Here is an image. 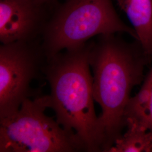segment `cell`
<instances>
[{"instance_id":"cell-5","label":"cell","mask_w":152,"mask_h":152,"mask_svg":"<svg viewBox=\"0 0 152 152\" xmlns=\"http://www.w3.org/2000/svg\"><path fill=\"white\" fill-rule=\"evenodd\" d=\"M46 61L42 45L36 40L1 45L0 119L14 114L24 100L34 96L31 84L44 75Z\"/></svg>"},{"instance_id":"cell-3","label":"cell","mask_w":152,"mask_h":152,"mask_svg":"<svg viewBox=\"0 0 152 152\" xmlns=\"http://www.w3.org/2000/svg\"><path fill=\"white\" fill-rule=\"evenodd\" d=\"M116 33H127L137 41L135 31L121 20L113 0H66L47 23L41 45L49 59L94 36Z\"/></svg>"},{"instance_id":"cell-8","label":"cell","mask_w":152,"mask_h":152,"mask_svg":"<svg viewBox=\"0 0 152 152\" xmlns=\"http://www.w3.org/2000/svg\"><path fill=\"white\" fill-rule=\"evenodd\" d=\"M127 130L114 142L109 152H152V131L135 120H125Z\"/></svg>"},{"instance_id":"cell-1","label":"cell","mask_w":152,"mask_h":152,"mask_svg":"<svg viewBox=\"0 0 152 152\" xmlns=\"http://www.w3.org/2000/svg\"><path fill=\"white\" fill-rule=\"evenodd\" d=\"M149 56L141 45L115 34L99 36L90 55L93 96L102 108L98 117L102 152H109L126 127L125 112L132 88L141 83Z\"/></svg>"},{"instance_id":"cell-4","label":"cell","mask_w":152,"mask_h":152,"mask_svg":"<svg viewBox=\"0 0 152 152\" xmlns=\"http://www.w3.org/2000/svg\"><path fill=\"white\" fill-rule=\"evenodd\" d=\"M49 95L23 102L14 114L0 119V152L85 151L75 132H68L45 114Z\"/></svg>"},{"instance_id":"cell-10","label":"cell","mask_w":152,"mask_h":152,"mask_svg":"<svg viewBox=\"0 0 152 152\" xmlns=\"http://www.w3.org/2000/svg\"><path fill=\"white\" fill-rule=\"evenodd\" d=\"M35 3L39 5L44 6L52 0H34Z\"/></svg>"},{"instance_id":"cell-7","label":"cell","mask_w":152,"mask_h":152,"mask_svg":"<svg viewBox=\"0 0 152 152\" xmlns=\"http://www.w3.org/2000/svg\"><path fill=\"white\" fill-rule=\"evenodd\" d=\"M131 23L137 42L152 58V0H115Z\"/></svg>"},{"instance_id":"cell-9","label":"cell","mask_w":152,"mask_h":152,"mask_svg":"<svg viewBox=\"0 0 152 152\" xmlns=\"http://www.w3.org/2000/svg\"><path fill=\"white\" fill-rule=\"evenodd\" d=\"M131 118L152 131V66L141 88L131 98L125 112V121Z\"/></svg>"},{"instance_id":"cell-6","label":"cell","mask_w":152,"mask_h":152,"mask_svg":"<svg viewBox=\"0 0 152 152\" xmlns=\"http://www.w3.org/2000/svg\"><path fill=\"white\" fill-rule=\"evenodd\" d=\"M48 22L43 6L34 0H0V41H33L42 35Z\"/></svg>"},{"instance_id":"cell-2","label":"cell","mask_w":152,"mask_h":152,"mask_svg":"<svg viewBox=\"0 0 152 152\" xmlns=\"http://www.w3.org/2000/svg\"><path fill=\"white\" fill-rule=\"evenodd\" d=\"M92 45L88 41L47 59L44 75L50 85V108L56 121L76 134L85 152H102L90 69Z\"/></svg>"}]
</instances>
